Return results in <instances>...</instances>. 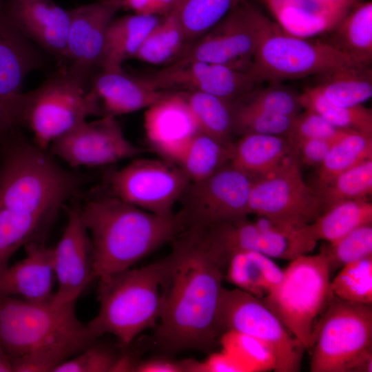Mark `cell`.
Returning <instances> with one entry per match:
<instances>
[{"label": "cell", "instance_id": "53", "mask_svg": "<svg viewBox=\"0 0 372 372\" xmlns=\"http://www.w3.org/2000/svg\"><path fill=\"white\" fill-rule=\"evenodd\" d=\"M103 1H111V2L118 3V5H120V6L121 8V1H122V0H103Z\"/></svg>", "mask_w": 372, "mask_h": 372}, {"label": "cell", "instance_id": "19", "mask_svg": "<svg viewBox=\"0 0 372 372\" xmlns=\"http://www.w3.org/2000/svg\"><path fill=\"white\" fill-rule=\"evenodd\" d=\"M145 110L143 125L149 144L163 159L176 164L200 132L183 92L169 91Z\"/></svg>", "mask_w": 372, "mask_h": 372}, {"label": "cell", "instance_id": "38", "mask_svg": "<svg viewBox=\"0 0 372 372\" xmlns=\"http://www.w3.org/2000/svg\"><path fill=\"white\" fill-rule=\"evenodd\" d=\"M323 210L341 201L367 199L372 193V158L340 174L315 189Z\"/></svg>", "mask_w": 372, "mask_h": 372}, {"label": "cell", "instance_id": "43", "mask_svg": "<svg viewBox=\"0 0 372 372\" xmlns=\"http://www.w3.org/2000/svg\"><path fill=\"white\" fill-rule=\"evenodd\" d=\"M267 83L244 101L262 110L292 118L304 110L300 94L282 82Z\"/></svg>", "mask_w": 372, "mask_h": 372}, {"label": "cell", "instance_id": "49", "mask_svg": "<svg viewBox=\"0 0 372 372\" xmlns=\"http://www.w3.org/2000/svg\"><path fill=\"white\" fill-rule=\"evenodd\" d=\"M137 372H183L191 371V360L175 361L167 358H152L138 362Z\"/></svg>", "mask_w": 372, "mask_h": 372}, {"label": "cell", "instance_id": "47", "mask_svg": "<svg viewBox=\"0 0 372 372\" xmlns=\"http://www.w3.org/2000/svg\"><path fill=\"white\" fill-rule=\"evenodd\" d=\"M337 138L305 139L291 143V145L299 163L318 169Z\"/></svg>", "mask_w": 372, "mask_h": 372}, {"label": "cell", "instance_id": "42", "mask_svg": "<svg viewBox=\"0 0 372 372\" xmlns=\"http://www.w3.org/2000/svg\"><path fill=\"white\" fill-rule=\"evenodd\" d=\"M293 118L268 112L242 101L234 104V133L287 136Z\"/></svg>", "mask_w": 372, "mask_h": 372}, {"label": "cell", "instance_id": "54", "mask_svg": "<svg viewBox=\"0 0 372 372\" xmlns=\"http://www.w3.org/2000/svg\"><path fill=\"white\" fill-rule=\"evenodd\" d=\"M3 0H0V2H1Z\"/></svg>", "mask_w": 372, "mask_h": 372}, {"label": "cell", "instance_id": "30", "mask_svg": "<svg viewBox=\"0 0 372 372\" xmlns=\"http://www.w3.org/2000/svg\"><path fill=\"white\" fill-rule=\"evenodd\" d=\"M314 85L328 101L342 107L363 105L372 96L371 65L350 64L320 75Z\"/></svg>", "mask_w": 372, "mask_h": 372}, {"label": "cell", "instance_id": "16", "mask_svg": "<svg viewBox=\"0 0 372 372\" xmlns=\"http://www.w3.org/2000/svg\"><path fill=\"white\" fill-rule=\"evenodd\" d=\"M52 154L72 167H99L134 157L141 150L124 135L115 116L81 123L50 145Z\"/></svg>", "mask_w": 372, "mask_h": 372}, {"label": "cell", "instance_id": "52", "mask_svg": "<svg viewBox=\"0 0 372 372\" xmlns=\"http://www.w3.org/2000/svg\"><path fill=\"white\" fill-rule=\"evenodd\" d=\"M12 368L10 364L0 348V372H10Z\"/></svg>", "mask_w": 372, "mask_h": 372}, {"label": "cell", "instance_id": "36", "mask_svg": "<svg viewBox=\"0 0 372 372\" xmlns=\"http://www.w3.org/2000/svg\"><path fill=\"white\" fill-rule=\"evenodd\" d=\"M245 0H179L174 11L187 43L207 32Z\"/></svg>", "mask_w": 372, "mask_h": 372}, {"label": "cell", "instance_id": "8", "mask_svg": "<svg viewBox=\"0 0 372 372\" xmlns=\"http://www.w3.org/2000/svg\"><path fill=\"white\" fill-rule=\"evenodd\" d=\"M87 89L61 70L36 89L19 95L14 122L28 127L37 146L45 149L88 116L99 115Z\"/></svg>", "mask_w": 372, "mask_h": 372}, {"label": "cell", "instance_id": "50", "mask_svg": "<svg viewBox=\"0 0 372 372\" xmlns=\"http://www.w3.org/2000/svg\"><path fill=\"white\" fill-rule=\"evenodd\" d=\"M204 372L244 371L245 368L234 358L226 353H214L203 362Z\"/></svg>", "mask_w": 372, "mask_h": 372}, {"label": "cell", "instance_id": "48", "mask_svg": "<svg viewBox=\"0 0 372 372\" xmlns=\"http://www.w3.org/2000/svg\"><path fill=\"white\" fill-rule=\"evenodd\" d=\"M179 0H122L121 9L133 13L163 17L174 12Z\"/></svg>", "mask_w": 372, "mask_h": 372}, {"label": "cell", "instance_id": "32", "mask_svg": "<svg viewBox=\"0 0 372 372\" xmlns=\"http://www.w3.org/2000/svg\"><path fill=\"white\" fill-rule=\"evenodd\" d=\"M182 92L199 131L233 149L234 104L209 94L195 91Z\"/></svg>", "mask_w": 372, "mask_h": 372}, {"label": "cell", "instance_id": "44", "mask_svg": "<svg viewBox=\"0 0 372 372\" xmlns=\"http://www.w3.org/2000/svg\"><path fill=\"white\" fill-rule=\"evenodd\" d=\"M97 340L71 359L56 366L52 372L115 371L122 354L105 344L98 342Z\"/></svg>", "mask_w": 372, "mask_h": 372}, {"label": "cell", "instance_id": "5", "mask_svg": "<svg viewBox=\"0 0 372 372\" xmlns=\"http://www.w3.org/2000/svg\"><path fill=\"white\" fill-rule=\"evenodd\" d=\"M43 150L19 144L6 153L0 167V207L50 216L73 192L75 177Z\"/></svg>", "mask_w": 372, "mask_h": 372}, {"label": "cell", "instance_id": "4", "mask_svg": "<svg viewBox=\"0 0 372 372\" xmlns=\"http://www.w3.org/2000/svg\"><path fill=\"white\" fill-rule=\"evenodd\" d=\"M162 260L99 280L96 316L87 324L95 339L115 336L127 347L147 329L155 327L161 310Z\"/></svg>", "mask_w": 372, "mask_h": 372}, {"label": "cell", "instance_id": "29", "mask_svg": "<svg viewBox=\"0 0 372 372\" xmlns=\"http://www.w3.org/2000/svg\"><path fill=\"white\" fill-rule=\"evenodd\" d=\"M325 41L355 63L372 62V2H358L329 33Z\"/></svg>", "mask_w": 372, "mask_h": 372}, {"label": "cell", "instance_id": "34", "mask_svg": "<svg viewBox=\"0 0 372 372\" xmlns=\"http://www.w3.org/2000/svg\"><path fill=\"white\" fill-rule=\"evenodd\" d=\"M232 149L200 132L191 140L176 162L190 183L202 180L231 160Z\"/></svg>", "mask_w": 372, "mask_h": 372}, {"label": "cell", "instance_id": "3", "mask_svg": "<svg viewBox=\"0 0 372 372\" xmlns=\"http://www.w3.org/2000/svg\"><path fill=\"white\" fill-rule=\"evenodd\" d=\"M100 278L131 268L185 229L179 216L157 215L114 195L96 197L80 209Z\"/></svg>", "mask_w": 372, "mask_h": 372}, {"label": "cell", "instance_id": "23", "mask_svg": "<svg viewBox=\"0 0 372 372\" xmlns=\"http://www.w3.org/2000/svg\"><path fill=\"white\" fill-rule=\"evenodd\" d=\"M260 1L284 31L308 39L329 33L355 5L348 0Z\"/></svg>", "mask_w": 372, "mask_h": 372}, {"label": "cell", "instance_id": "22", "mask_svg": "<svg viewBox=\"0 0 372 372\" xmlns=\"http://www.w3.org/2000/svg\"><path fill=\"white\" fill-rule=\"evenodd\" d=\"M43 63V57L36 45L14 25L2 1L0 3V101L12 118L26 76Z\"/></svg>", "mask_w": 372, "mask_h": 372}, {"label": "cell", "instance_id": "28", "mask_svg": "<svg viewBox=\"0 0 372 372\" xmlns=\"http://www.w3.org/2000/svg\"><path fill=\"white\" fill-rule=\"evenodd\" d=\"M161 18L135 13L114 18L107 30L100 70L122 68Z\"/></svg>", "mask_w": 372, "mask_h": 372}, {"label": "cell", "instance_id": "20", "mask_svg": "<svg viewBox=\"0 0 372 372\" xmlns=\"http://www.w3.org/2000/svg\"><path fill=\"white\" fill-rule=\"evenodd\" d=\"M4 4L10 20L27 39L64 61L69 10L52 0H8Z\"/></svg>", "mask_w": 372, "mask_h": 372}, {"label": "cell", "instance_id": "41", "mask_svg": "<svg viewBox=\"0 0 372 372\" xmlns=\"http://www.w3.org/2000/svg\"><path fill=\"white\" fill-rule=\"evenodd\" d=\"M331 274L347 264L372 256V224L358 227L320 249Z\"/></svg>", "mask_w": 372, "mask_h": 372}, {"label": "cell", "instance_id": "12", "mask_svg": "<svg viewBox=\"0 0 372 372\" xmlns=\"http://www.w3.org/2000/svg\"><path fill=\"white\" fill-rule=\"evenodd\" d=\"M251 183L252 178L230 162L210 176L190 183L177 214L185 229L231 223L247 218Z\"/></svg>", "mask_w": 372, "mask_h": 372}, {"label": "cell", "instance_id": "21", "mask_svg": "<svg viewBox=\"0 0 372 372\" xmlns=\"http://www.w3.org/2000/svg\"><path fill=\"white\" fill-rule=\"evenodd\" d=\"M87 90L99 115L115 117L147 109L169 92L154 87L145 77L129 74L123 68L101 70L92 78Z\"/></svg>", "mask_w": 372, "mask_h": 372}, {"label": "cell", "instance_id": "27", "mask_svg": "<svg viewBox=\"0 0 372 372\" xmlns=\"http://www.w3.org/2000/svg\"><path fill=\"white\" fill-rule=\"evenodd\" d=\"M282 276L283 269L271 258L256 251L240 250L231 254L225 280L262 299L278 285Z\"/></svg>", "mask_w": 372, "mask_h": 372}, {"label": "cell", "instance_id": "24", "mask_svg": "<svg viewBox=\"0 0 372 372\" xmlns=\"http://www.w3.org/2000/svg\"><path fill=\"white\" fill-rule=\"evenodd\" d=\"M25 247L26 256L0 273V296L50 302L54 293L52 289L56 280L52 248L34 240Z\"/></svg>", "mask_w": 372, "mask_h": 372}, {"label": "cell", "instance_id": "40", "mask_svg": "<svg viewBox=\"0 0 372 372\" xmlns=\"http://www.w3.org/2000/svg\"><path fill=\"white\" fill-rule=\"evenodd\" d=\"M330 292L347 302L372 304V256L341 267L331 280Z\"/></svg>", "mask_w": 372, "mask_h": 372}, {"label": "cell", "instance_id": "15", "mask_svg": "<svg viewBox=\"0 0 372 372\" xmlns=\"http://www.w3.org/2000/svg\"><path fill=\"white\" fill-rule=\"evenodd\" d=\"M145 78L159 90L200 92L234 104L247 99L262 84L250 71L200 61H175Z\"/></svg>", "mask_w": 372, "mask_h": 372}, {"label": "cell", "instance_id": "37", "mask_svg": "<svg viewBox=\"0 0 372 372\" xmlns=\"http://www.w3.org/2000/svg\"><path fill=\"white\" fill-rule=\"evenodd\" d=\"M49 216L0 207V273L21 247L33 241Z\"/></svg>", "mask_w": 372, "mask_h": 372}, {"label": "cell", "instance_id": "35", "mask_svg": "<svg viewBox=\"0 0 372 372\" xmlns=\"http://www.w3.org/2000/svg\"><path fill=\"white\" fill-rule=\"evenodd\" d=\"M187 41L175 12L161 18L151 30L134 58L152 65H169L183 52Z\"/></svg>", "mask_w": 372, "mask_h": 372}, {"label": "cell", "instance_id": "26", "mask_svg": "<svg viewBox=\"0 0 372 372\" xmlns=\"http://www.w3.org/2000/svg\"><path fill=\"white\" fill-rule=\"evenodd\" d=\"M258 231L255 251L270 258L292 260L309 254L317 244L307 225H294L264 216L254 220Z\"/></svg>", "mask_w": 372, "mask_h": 372}, {"label": "cell", "instance_id": "45", "mask_svg": "<svg viewBox=\"0 0 372 372\" xmlns=\"http://www.w3.org/2000/svg\"><path fill=\"white\" fill-rule=\"evenodd\" d=\"M343 130L331 125L318 113L304 109L294 117L286 137L290 143L305 139H334Z\"/></svg>", "mask_w": 372, "mask_h": 372}, {"label": "cell", "instance_id": "17", "mask_svg": "<svg viewBox=\"0 0 372 372\" xmlns=\"http://www.w3.org/2000/svg\"><path fill=\"white\" fill-rule=\"evenodd\" d=\"M121 9L118 3L98 0L69 10L65 70L87 88L101 68L108 25Z\"/></svg>", "mask_w": 372, "mask_h": 372}, {"label": "cell", "instance_id": "6", "mask_svg": "<svg viewBox=\"0 0 372 372\" xmlns=\"http://www.w3.org/2000/svg\"><path fill=\"white\" fill-rule=\"evenodd\" d=\"M310 350L311 372H371L372 304L331 295Z\"/></svg>", "mask_w": 372, "mask_h": 372}, {"label": "cell", "instance_id": "13", "mask_svg": "<svg viewBox=\"0 0 372 372\" xmlns=\"http://www.w3.org/2000/svg\"><path fill=\"white\" fill-rule=\"evenodd\" d=\"M250 214L294 225L311 223L322 212L316 191L304 181L293 155L271 172L252 178Z\"/></svg>", "mask_w": 372, "mask_h": 372}, {"label": "cell", "instance_id": "1", "mask_svg": "<svg viewBox=\"0 0 372 372\" xmlns=\"http://www.w3.org/2000/svg\"><path fill=\"white\" fill-rule=\"evenodd\" d=\"M162 259L161 310L153 335L166 353L211 351L222 334L218 313L231 254L215 226H191Z\"/></svg>", "mask_w": 372, "mask_h": 372}, {"label": "cell", "instance_id": "10", "mask_svg": "<svg viewBox=\"0 0 372 372\" xmlns=\"http://www.w3.org/2000/svg\"><path fill=\"white\" fill-rule=\"evenodd\" d=\"M218 325L222 335L234 332L262 343L273 357L275 371H300L305 349L260 299L237 288L224 287Z\"/></svg>", "mask_w": 372, "mask_h": 372}, {"label": "cell", "instance_id": "9", "mask_svg": "<svg viewBox=\"0 0 372 372\" xmlns=\"http://www.w3.org/2000/svg\"><path fill=\"white\" fill-rule=\"evenodd\" d=\"M353 63L325 40L292 35L271 20L254 52L250 72L262 83L282 82Z\"/></svg>", "mask_w": 372, "mask_h": 372}, {"label": "cell", "instance_id": "2", "mask_svg": "<svg viewBox=\"0 0 372 372\" xmlns=\"http://www.w3.org/2000/svg\"><path fill=\"white\" fill-rule=\"evenodd\" d=\"M74 304L56 306L0 296V348L12 371H51L94 340Z\"/></svg>", "mask_w": 372, "mask_h": 372}, {"label": "cell", "instance_id": "33", "mask_svg": "<svg viewBox=\"0 0 372 372\" xmlns=\"http://www.w3.org/2000/svg\"><path fill=\"white\" fill-rule=\"evenodd\" d=\"M370 158H372V134L344 130L318 168V184L324 183L338 174Z\"/></svg>", "mask_w": 372, "mask_h": 372}, {"label": "cell", "instance_id": "31", "mask_svg": "<svg viewBox=\"0 0 372 372\" xmlns=\"http://www.w3.org/2000/svg\"><path fill=\"white\" fill-rule=\"evenodd\" d=\"M369 224H372V204L368 199H358L338 202L328 207L308 226L317 242H331Z\"/></svg>", "mask_w": 372, "mask_h": 372}, {"label": "cell", "instance_id": "14", "mask_svg": "<svg viewBox=\"0 0 372 372\" xmlns=\"http://www.w3.org/2000/svg\"><path fill=\"white\" fill-rule=\"evenodd\" d=\"M107 183L112 195L147 211L163 216L174 214L173 207L190 184L176 164L167 160L137 159L110 172Z\"/></svg>", "mask_w": 372, "mask_h": 372}, {"label": "cell", "instance_id": "18", "mask_svg": "<svg viewBox=\"0 0 372 372\" xmlns=\"http://www.w3.org/2000/svg\"><path fill=\"white\" fill-rule=\"evenodd\" d=\"M58 287L51 302L56 306L75 304L94 279V251L80 209H71L63 235L52 248Z\"/></svg>", "mask_w": 372, "mask_h": 372}, {"label": "cell", "instance_id": "46", "mask_svg": "<svg viewBox=\"0 0 372 372\" xmlns=\"http://www.w3.org/2000/svg\"><path fill=\"white\" fill-rule=\"evenodd\" d=\"M231 341L233 342V349H237V353L241 354L254 368L271 369L274 368L273 357L269 351L260 342L251 337L234 332Z\"/></svg>", "mask_w": 372, "mask_h": 372}, {"label": "cell", "instance_id": "51", "mask_svg": "<svg viewBox=\"0 0 372 372\" xmlns=\"http://www.w3.org/2000/svg\"><path fill=\"white\" fill-rule=\"evenodd\" d=\"M14 125L11 114L0 101V137L8 133Z\"/></svg>", "mask_w": 372, "mask_h": 372}, {"label": "cell", "instance_id": "11", "mask_svg": "<svg viewBox=\"0 0 372 372\" xmlns=\"http://www.w3.org/2000/svg\"><path fill=\"white\" fill-rule=\"evenodd\" d=\"M271 21L245 0L203 35L187 43L174 62L200 61L250 71L254 52Z\"/></svg>", "mask_w": 372, "mask_h": 372}, {"label": "cell", "instance_id": "7", "mask_svg": "<svg viewBox=\"0 0 372 372\" xmlns=\"http://www.w3.org/2000/svg\"><path fill=\"white\" fill-rule=\"evenodd\" d=\"M331 276L321 253L302 255L290 261L280 282L260 299L305 350L313 345L318 319L330 298Z\"/></svg>", "mask_w": 372, "mask_h": 372}, {"label": "cell", "instance_id": "39", "mask_svg": "<svg viewBox=\"0 0 372 372\" xmlns=\"http://www.w3.org/2000/svg\"><path fill=\"white\" fill-rule=\"evenodd\" d=\"M300 100L303 109L318 113L337 128L372 134V112L363 105H335L323 97L314 86L305 88L300 93Z\"/></svg>", "mask_w": 372, "mask_h": 372}, {"label": "cell", "instance_id": "25", "mask_svg": "<svg viewBox=\"0 0 372 372\" xmlns=\"http://www.w3.org/2000/svg\"><path fill=\"white\" fill-rule=\"evenodd\" d=\"M293 155L287 137L249 133L234 143L230 163L254 178L271 172Z\"/></svg>", "mask_w": 372, "mask_h": 372}]
</instances>
